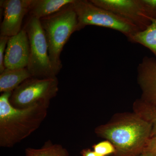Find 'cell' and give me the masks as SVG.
Segmentation results:
<instances>
[{
  "label": "cell",
  "instance_id": "cell-1",
  "mask_svg": "<svg viewBox=\"0 0 156 156\" xmlns=\"http://www.w3.org/2000/svg\"><path fill=\"white\" fill-rule=\"evenodd\" d=\"M95 132L114 146L115 151L110 156H140L151 137V126L134 112H126L115 114Z\"/></svg>",
  "mask_w": 156,
  "mask_h": 156
},
{
  "label": "cell",
  "instance_id": "cell-5",
  "mask_svg": "<svg viewBox=\"0 0 156 156\" xmlns=\"http://www.w3.org/2000/svg\"><path fill=\"white\" fill-rule=\"evenodd\" d=\"M29 41L30 54L27 68L33 77H56L57 74L49 55V48L45 32L40 20L31 17L24 27Z\"/></svg>",
  "mask_w": 156,
  "mask_h": 156
},
{
  "label": "cell",
  "instance_id": "cell-6",
  "mask_svg": "<svg viewBox=\"0 0 156 156\" xmlns=\"http://www.w3.org/2000/svg\"><path fill=\"white\" fill-rule=\"evenodd\" d=\"M57 78L31 77L24 81L11 93L10 103L14 107L26 108L41 105L49 107L58 91Z\"/></svg>",
  "mask_w": 156,
  "mask_h": 156
},
{
  "label": "cell",
  "instance_id": "cell-15",
  "mask_svg": "<svg viewBox=\"0 0 156 156\" xmlns=\"http://www.w3.org/2000/svg\"><path fill=\"white\" fill-rule=\"evenodd\" d=\"M26 156H69L68 151L59 144L48 142L41 148L26 149Z\"/></svg>",
  "mask_w": 156,
  "mask_h": 156
},
{
  "label": "cell",
  "instance_id": "cell-9",
  "mask_svg": "<svg viewBox=\"0 0 156 156\" xmlns=\"http://www.w3.org/2000/svg\"><path fill=\"white\" fill-rule=\"evenodd\" d=\"M30 54L28 35L23 28L17 34L9 37L5 53V67L9 69L27 67Z\"/></svg>",
  "mask_w": 156,
  "mask_h": 156
},
{
  "label": "cell",
  "instance_id": "cell-8",
  "mask_svg": "<svg viewBox=\"0 0 156 156\" xmlns=\"http://www.w3.org/2000/svg\"><path fill=\"white\" fill-rule=\"evenodd\" d=\"M34 0L1 1L4 10V18L0 27L1 35L10 37L21 30L23 20L30 11Z\"/></svg>",
  "mask_w": 156,
  "mask_h": 156
},
{
  "label": "cell",
  "instance_id": "cell-3",
  "mask_svg": "<svg viewBox=\"0 0 156 156\" xmlns=\"http://www.w3.org/2000/svg\"><path fill=\"white\" fill-rule=\"evenodd\" d=\"M72 4L40 20L48 41L50 61L57 74L62 67L60 55L63 47L73 33L77 31V16Z\"/></svg>",
  "mask_w": 156,
  "mask_h": 156
},
{
  "label": "cell",
  "instance_id": "cell-4",
  "mask_svg": "<svg viewBox=\"0 0 156 156\" xmlns=\"http://www.w3.org/2000/svg\"><path fill=\"white\" fill-rule=\"evenodd\" d=\"M72 5L77 16V31L88 25L96 26L120 32L128 40L140 31L127 20L95 5L90 1L75 0Z\"/></svg>",
  "mask_w": 156,
  "mask_h": 156
},
{
  "label": "cell",
  "instance_id": "cell-21",
  "mask_svg": "<svg viewBox=\"0 0 156 156\" xmlns=\"http://www.w3.org/2000/svg\"><path fill=\"white\" fill-rule=\"evenodd\" d=\"M140 156H143V155H141Z\"/></svg>",
  "mask_w": 156,
  "mask_h": 156
},
{
  "label": "cell",
  "instance_id": "cell-17",
  "mask_svg": "<svg viewBox=\"0 0 156 156\" xmlns=\"http://www.w3.org/2000/svg\"><path fill=\"white\" fill-rule=\"evenodd\" d=\"M143 12L148 18L156 20V0H138Z\"/></svg>",
  "mask_w": 156,
  "mask_h": 156
},
{
  "label": "cell",
  "instance_id": "cell-12",
  "mask_svg": "<svg viewBox=\"0 0 156 156\" xmlns=\"http://www.w3.org/2000/svg\"><path fill=\"white\" fill-rule=\"evenodd\" d=\"M32 76L27 68L5 69L0 74V92H12L20 85Z\"/></svg>",
  "mask_w": 156,
  "mask_h": 156
},
{
  "label": "cell",
  "instance_id": "cell-19",
  "mask_svg": "<svg viewBox=\"0 0 156 156\" xmlns=\"http://www.w3.org/2000/svg\"><path fill=\"white\" fill-rule=\"evenodd\" d=\"M142 155L143 156H156V135L150 137Z\"/></svg>",
  "mask_w": 156,
  "mask_h": 156
},
{
  "label": "cell",
  "instance_id": "cell-13",
  "mask_svg": "<svg viewBox=\"0 0 156 156\" xmlns=\"http://www.w3.org/2000/svg\"><path fill=\"white\" fill-rule=\"evenodd\" d=\"M151 23L144 30L140 31L129 41L144 46L151 50L156 60V20L149 18Z\"/></svg>",
  "mask_w": 156,
  "mask_h": 156
},
{
  "label": "cell",
  "instance_id": "cell-16",
  "mask_svg": "<svg viewBox=\"0 0 156 156\" xmlns=\"http://www.w3.org/2000/svg\"><path fill=\"white\" fill-rule=\"evenodd\" d=\"M93 150L101 155H111L114 154L115 149L111 142L108 140L98 143L92 146Z\"/></svg>",
  "mask_w": 156,
  "mask_h": 156
},
{
  "label": "cell",
  "instance_id": "cell-10",
  "mask_svg": "<svg viewBox=\"0 0 156 156\" xmlns=\"http://www.w3.org/2000/svg\"><path fill=\"white\" fill-rule=\"evenodd\" d=\"M137 83L142 94L140 99L156 107V60L144 56L137 67Z\"/></svg>",
  "mask_w": 156,
  "mask_h": 156
},
{
  "label": "cell",
  "instance_id": "cell-11",
  "mask_svg": "<svg viewBox=\"0 0 156 156\" xmlns=\"http://www.w3.org/2000/svg\"><path fill=\"white\" fill-rule=\"evenodd\" d=\"M75 0H34L29 13L31 17L39 20L57 13L71 5Z\"/></svg>",
  "mask_w": 156,
  "mask_h": 156
},
{
  "label": "cell",
  "instance_id": "cell-20",
  "mask_svg": "<svg viewBox=\"0 0 156 156\" xmlns=\"http://www.w3.org/2000/svg\"><path fill=\"white\" fill-rule=\"evenodd\" d=\"M82 156H103L89 148L84 149L81 151Z\"/></svg>",
  "mask_w": 156,
  "mask_h": 156
},
{
  "label": "cell",
  "instance_id": "cell-18",
  "mask_svg": "<svg viewBox=\"0 0 156 156\" xmlns=\"http://www.w3.org/2000/svg\"><path fill=\"white\" fill-rule=\"evenodd\" d=\"M9 37L0 36V73H2L5 69L4 65L5 53Z\"/></svg>",
  "mask_w": 156,
  "mask_h": 156
},
{
  "label": "cell",
  "instance_id": "cell-7",
  "mask_svg": "<svg viewBox=\"0 0 156 156\" xmlns=\"http://www.w3.org/2000/svg\"><path fill=\"white\" fill-rule=\"evenodd\" d=\"M96 6L125 18L144 30L151 24L149 18L143 12L138 0H90Z\"/></svg>",
  "mask_w": 156,
  "mask_h": 156
},
{
  "label": "cell",
  "instance_id": "cell-14",
  "mask_svg": "<svg viewBox=\"0 0 156 156\" xmlns=\"http://www.w3.org/2000/svg\"><path fill=\"white\" fill-rule=\"evenodd\" d=\"M133 112L151 126V136L156 135V107L151 106L138 98L133 103Z\"/></svg>",
  "mask_w": 156,
  "mask_h": 156
},
{
  "label": "cell",
  "instance_id": "cell-2",
  "mask_svg": "<svg viewBox=\"0 0 156 156\" xmlns=\"http://www.w3.org/2000/svg\"><path fill=\"white\" fill-rule=\"evenodd\" d=\"M12 92L0 96V146L11 148L39 128L48 115V107L41 105L18 108L10 103Z\"/></svg>",
  "mask_w": 156,
  "mask_h": 156
}]
</instances>
